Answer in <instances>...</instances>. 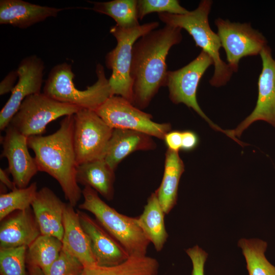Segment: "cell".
I'll use <instances>...</instances> for the list:
<instances>
[{
    "label": "cell",
    "mask_w": 275,
    "mask_h": 275,
    "mask_svg": "<svg viewBox=\"0 0 275 275\" xmlns=\"http://www.w3.org/2000/svg\"><path fill=\"white\" fill-rule=\"evenodd\" d=\"M215 24L228 64L233 72L237 71L242 58L257 56L267 46L265 37L252 28L250 23L231 22L218 18Z\"/></svg>",
    "instance_id": "cell-11"
},
{
    "label": "cell",
    "mask_w": 275,
    "mask_h": 275,
    "mask_svg": "<svg viewBox=\"0 0 275 275\" xmlns=\"http://www.w3.org/2000/svg\"><path fill=\"white\" fill-rule=\"evenodd\" d=\"M84 202L79 209L88 211L125 249L129 256H145L150 242L140 227L137 218L120 213L108 205L89 186L82 190Z\"/></svg>",
    "instance_id": "cell-5"
},
{
    "label": "cell",
    "mask_w": 275,
    "mask_h": 275,
    "mask_svg": "<svg viewBox=\"0 0 275 275\" xmlns=\"http://www.w3.org/2000/svg\"><path fill=\"white\" fill-rule=\"evenodd\" d=\"M62 250V241L52 236L40 235L28 248L26 263L40 268L44 274Z\"/></svg>",
    "instance_id": "cell-24"
},
{
    "label": "cell",
    "mask_w": 275,
    "mask_h": 275,
    "mask_svg": "<svg viewBox=\"0 0 275 275\" xmlns=\"http://www.w3.org/2000/svg\"><path fill=\"white\" fill-rule=\"evenodd\" d=\"M262 69L258 79V96L252 113L235 129L233 134L240 137L243 131L255 121L262 120L275 127V60L267 45L260 53Z\"/></svg>",
    "instance_id": "cell-13"
},
{
    "label": "cell",
    "mask_w": 275,
    "mask_h": 275,
    "mask_svg": "<svg viewBox=\"0 0 275 275\" xmlns=\"http://www.w3.org/2000/svg\"><path fill=\"white\" fill-rule=\"evenodd\" d=\"M97 81L84 90L75 86V75L72 66L67 63L59 64L50 70L45 80L43 93L59 102L95 111L108 98L113 96L103 66L96 68Z\"/></svg>",
    "instance_id": "cell-4"
},
{
    "label": "cell",
    "mask_w": 275,
    "mask_h": 275,
    "mask_svg": "<svg viewBox=\"0 0 275 275\" xmlns=\"http://www.w3.org/2000/svg\"><path fill=\"white\" fill-rule=\"evenodd\" d=\"M62 10L22 0H1L0 24L25 29L48 17L57 16Z\"/></svg>",
    "instance_id": "cell-19"
},
{
    "label": "cell",
    "mask_w": 275,
    "mask_h": 275,
    "mask_svg": "<svg viewBox=\"0 0 275 275\" xmlns=\"http://www.w3.org/2000/svg\"><path fill=\"white\" fill-rule=\"evenodd\" d=\"M163 176L155 191L165 214H168L176 204L180 177L184 165L178 152L168 149L165 155Z\"/></svg>",
    "instance_id": "cell-22"
},
{
    "label": "cell",
    "mask_w": 275,
    "mask_h": 275,
    "mask_svg": "<svg viewBox=\"0 0 275 275\" xmlns=\"http://www.w3.org/2000/svg\"><path fill=\"white\" fill-rule=\"evenodd\" d=\"M28 248H0L1 275H25Z\"/></svg>",
    "instance_id": "cell-29"
},
{
    "label": "cell",
    "mask_w": 275,
    "mask_h": 275,
    "mask_svg": "<svg viewBox=\"0 0 275 275\" xmlns=\"http://www.w3.org/2000/svg\"><path fill=\"white\" fill-rule=\"evenodd\" d=\"M44 64L36 55L28 56L19 63L16 70L18 81L0 112V129L5 130L23 101L29 96L41 93Z\"/></svg>",
    "instance_id": "cell-12"
},
{
    "label": "cell",
    "mask_w": 275,
    "mask_h": 275,
    "mask_svg": "<svg viewBox=\"0 0 275 275\" xmlns=\"http://www.w3.org/2000/svg\"><path fill=\"white\" fill-rule=\"evenodd\" d=\"M36 182L24 188H17L8 193L0 195V221H2L15 211L31 208L37 193Z\"/></svg>",
    "instance_id": "cell-27"
},
{
    "label": "cell",
    "mask_w": 275,
    "mask_h": 275,
    "mask_svg": "<svg viewBox=\"0 0 275 275\" xmlns=\"http://www.w3.org/2000/svg\"><path fill=\"white\" fill-rule=\"evenodd\" d=\"M158 261L145 256H129L122 263L112 267H104L103 275H157Z\"/></svg>",
    "instance_id": "cell-28"
},
{
    "label": "cell",
    "mask_w": 275,
    "mask_h": 275,
    "mask_svg": "<svg viewBox=\"0 0 275 275\" xmlns=\"http://www.w3.org/2000/svg\"><path fill=\"white\" fill-rule=\"evenodd\" d=\"M80 109L39 93L23 101L9 124L26 137L42 135L50 122L61 117L74 115Z\"/></svg>",
    "instance_id": "cell-8"
},
{
    "label": "cell",
    "mask_w": 275,
    "mask_h": 275,
    "mask_svg": "<svg viewBox=\"0 0 275 275\" xmlns=\"http://www.w3.org/2000/svg\"><path fill=\"white\" fill-rule=\"evenodd\" d=\"M41 232L31 208L17 211L2 221L0 227V248H29Z\"/></svg>",
    "instance_id": "cell-18"
},
{
    "label": "cell",
    "mask_w": 275,
    "mask_h": 275,
    "mask_svg": "<svg viewBox=\"0 0 275 275\" xmlns=\"http://www.w3.org/2000/svg\"><path fill=\"white\" fill-rule=\"evenodd\" d=\"M104 158L78 165L76 180L85 186H89L107 200L114 198L115 173Z\"/></svg>",
    "instance_id": "cell-21"
},
{
    "label": "cell",
    "mask_w": 275,
    "mask_h": 275,
    "mask_svg": "<svg viewBox=\"0 0 275 275\" xmlns=\"http://www.w3.org/2000/svg\"><path fill=\"white\" fill-rule=\"evenodd\" d=\"M64 234L62 250L69 253L84 267L97 265L89 238L80 223L77 211L69 203L65 205L63 218Z\"/></svg>",
    "instance_id": "cell-17"
},
{
    "label": "cell",
    "mask_w": 275,
    "mask_h": 275,
    "mask_svg": "<svg viewBox=\"0 0 275 275\" xmlns=\"http://www.w3.org/2000/svg\"><path fill=\"white\" fill-rule=\"evenodd\" d=\"M92 10L108 15L122 28H131L140 25L138 21L136 0H113L108 2H91Z\"/></svg>",
    "instance_id": "cell-26"
},
{
    "label": "cell",
    "mask_w": 275,
    "mask_h": 275,
    "mask_svg": "<svg viewBox=\"0 0 275 275\" xmlns=\"http://www.w3.org/2000/svg\"><path fill=\"white\" fill-rule=\"evenodd\" d=\"M65 205L47 187H42L37 191L31 206L41 235L52 236L62 241Z\"/></svg>",
    "instance_id": "cell-16"
},
{
    "label": "cell",
    "mask_w": 275,
    "mask_h": 275,
    "mask_svg": "<svg viewBox=\"0 0 275 275\" xmlns=\"http://www.w3.org/2000/svg\"><path fill=\"white\" fill-rule=\"evenodd\" d=\"M0 180L1 184L11 190H13L17 188L14 182L9 179L7 171L1 168L0 169Z\"/></svg>",
    "instance_id": "cell-36"
},
{
    "label": "cell",
    "mask_w": 275,
    "mask_h": 275,
    "mask_svg": "<svg viewBox=\"0 0 275 275\" xmlns=\"http://www.w3.org/2000/svg\"><path fill=\"white\" fill-rule=\"evenodd\" d=\"M157 21L139 25L131 28H122L115 25L110 33L116 38V47L105 57L106 67L112 73L108 79L114 95L120 96L132 104V82L130 75L132 48L134 43L148 33L159 26Z\"/></svg>",
    "instance_id": "cell-6"
},
{
    "label": "cell",
    "mask_w": 275,
    "mask_h": 275,
    "mask_svg": "<svg viewBox=\"0 0 275 275\" xmlns=\"http://www.w3.org/2000/svg\"><path fill=\"white\" fill-rule=\"evenodd\" d=\"M213 65L211 57L202 50L191 62L175 71H168L166 86L168 87L169 98L174 104L183 103L193 109L214 130L222 132L237 143L238 140L232 130H224L215 124L204 114L197 100V91L200 80L206 70Z\"/></svg>",
    "instance_id": "cell-7"
},
{
    "label": "cell",
    "mask_w": 275,
    "mask_h": 275,
    "mask_svg": "<svg viewBox=\"0 0 275 275\" xmlns=\"http://www.w3.org/2000/svg\"><path fill=\"white\" fill-rule=\"evenodd\" d=\"M193 264L191 275H204V265L208 254L198 245L186 250Z\"/></svg>",
    "instance_id": "cell-32"
},
{
    "label": "cell",
    "mask_w": 275,
    "mask_h": 275,
    "mask_svg": "<svg viewBox=\"0 0 275 275\" xmlns=\"http://www.w3.org/2000/svg\"><path fill=\"white\" fill-rule=\"evenodd\" d=\"M246 263L249 275H275V266L266 259L267 242L263 240L241 238L238 242Z\"/></svg>",
    "instance_id": "cell-25"
},
{
    "label": "cell",
    "mask_w": 275,
    "mask_h": 275,
    "mask_svg": "<svg viewBox=\"0 0 275 275\" xmlns=\"http://www.w3.org/2000/svg\"><path fill=\"white\" fill-rule=\"evenodd\" d=\"M95 112L112 129L138 131L162 140L171 129L170 123L154 122L152 115L120 96L110 97Z\"/></svg>",
    "instance_id": "cell-10"
},
{
    "label": "cell",
    "mask_w": 275,
    "mask_h": 275,
    "mask_svg": "<svg viewBox=\"0 0 275 275\" xmlns=\"http://www.w3.org/2000/svg\"><path fill=\"white\" fill-rule=\"evenodd\" d=\"M73 117V142L77 165L104 158L113 129L92 110L81 108Z\"/></svg>",
    "instance_id": "cell-9"
},
{
    "label": "cell",
    "mask_w": 275,
    "mask_h": 275,
    "mask_svg": "<svg viewBox=\"0 0 275 275\" xmlns=\"http://www.w3.org/2000/svg\"><path fill=\"white\" fill-rule=\"evenodd\" d=\"M74 117H64L59 128L46 136L28 137V145L35 153L39 171L47 173L60 185L65 199L73 207L79 201L82 190L76 180L78 166L73 142Z\"/></svg>",
    "instance_id": "cell-2"
},
{
    "label": "cell",
    "mask_w": 275,
    "mask_h": 275,
    "mask_svg": "<svg viewBox=\"0 0 275 275\" xmlns=\"http://www.w3.org/2000/svg\"><path fill=\"white\" fill-rule=\"evenodd\" d=\"M156 145L152 136L142 132L113 129L104 159L113 170L131 153L138 150H153Z\"/></svg>",
    "instance_id": "cell-20"
},
{
    "label": "cell",
    "mask_w": 275,
    "mask_h": 275,
    "mask_svg": "<svg viewBox=\"0 0 275 275\" xmlns=\"http://www.w3.org/2000/svg\"><path fill=\"white\" fill-rule=\"evenodd\" d=\"M30 275H44L42 270L36 266H29Z\"/></svg>",
    "instance_id": "cell-38"
},
{
    "label": "cell",
    "mask_w": 275,
    "mask_h": 275,
    "mask_svg": "<svg viewBox=\"0 0 275 275\" xmlns=\"http://www.w3.org/2000/svg\"><path fill=\"white\" fill-rule=\"evenodd\" d=\"M164 214L154 192L148 198L143 213L137 218L140 227L157 252L162 250L169 236L164 224Z\"/></svg>",
    "instance_id": "cell-23"
},
{
    "label": "cell",
    "mask_w": 275,
    "mask_h": 275,
    "mask_svg": "<svg viewBox=\"0 0 275 275\" xmlns=\"http://www.w3.org/2000/svg\"><path fill=\"white\" fill-rule=\"evenodd\" d=\"M84 268L79 261L62 250L44 275H80Z\"/></svg>",
    "instance_id": "cell-31"
},
{
    "label": "cell",
    "mask_w": 275,
    "mask_h": 275,
    "mask_svg": "<svg viewBox=\"0 0 275 275\" xmlns=\"http://www.w3.org/2000/svg\"><path fill=\"white\" fill-rule=\"evenodd\" d=\"M104 267L95 265L85 267L80 275H103Z\"/></svg>",
    "instance_id": "cell-37"
},
{
    "label": "cell",
    "mask_w": 275,
    "mask_h": 275,
    "mask_svg": "<svg viewBox=\"0 0 275 275\" xmlns=\"http://www.w3.org/2000/svg\"><path fill=\"white\" fill-rule=\"evenodd\" d=\"M138 18L142 20L152 12L182 15L188 12L180 5L177 0H139L137 1Z\"/></svg>",
    "instance_id": "cell-30"
},
{
    "label": "cell",
    "mask_w": 275,
    "mask_h": 275,
    "mask_svg": "<svg viewBox=\"0 0 275 275\" xmlns=\"http://www.w3.org/2000/svg\"><path fill=\"white\" fill-rule=\"evenodd\" d=\"M212 4L211 1L203 0L196 9L189 11L186 14L163 13L158 14V16L166 25L185 30L193 37L196 46L201 48L202 51L211 57L213 61L214 71L209 83L212 86L219 87L229 81L233 72L229 65L221 58L220 39L209 25L208 16Z\"/></svg>",
    "instance_id": "cell-3"
},
{
    "label": "cell",
    "mask_w": 275,
    "mask_h": 275,
    "mask_svg": "<svg viewBox=\"0 0 275 275\" xmlns=\"http://www.w3.org/2000/svg\"><path fill=\"white\" fill-rule=\"evenodd\" d=\"M18 77L17 70L11 71L5 77L0 83V95L12 92L15 85V81Z\"/></svg>",
    "instance_id": "cell-34"
},
{
    "label": "cell",
    "mask_w": 275,
    "mask_h": 275,
    "mask_svg": "<svg viewBox=\"0 0 275 275\" xmlns=\"http://www.w3.org/2000/svg\"><path fill=\"white\" fill-rule=\"evenodd\" d=\"M77 211L81 227L89 238L97 265L112 267L129 258L125 249L97 220L84 212Z\"/></svg>",
    "instance_id": "cell-15"
},
{
    "label": "cell",
    "mask_w": 275,
    "mask_h": 275,
    "mask_svg": "<svg viewBox=\"0 0 275 275\" xmlns=\"http://www.w3.org/2000/svg\"><path fill=\"white\" fill-rule=\"evenodd\" d=\"M181 29L166 25L139 38L132 48L130 75L132 104L147 107L161 87L166 86L167 57L171 48L181 42Z\"/></svg>",
    "instance_id": "cell-1"
},
{
    "label": "cell",
    "mask_w": 275,
    "mask_h": 275,
    "mask_svg": "<svg viewBox=\"0 0 275 275\" xmlns=\"http://www.w3.org/2000/svg\"><path fill=\"white\" fill-rule=\"evenodd\" d=\"M1 143L3 151L1 157L8 161V172L17 188H24L39 171L34 157L28 150V137L9 124L5 129Z\"/></svg>",
    "instance_id": "cell-14"
},
{
    "label": "cell",
    "mask_w": 275,
    "mask_h": 275,
    "mask_svg": "<svg viewBox=\"0 0 275 275\" xmlns=\"http://www.w3.org/2000/svg\"><path fill=\"white\" fill-rule=\"evenodd\" d=\"M181 149L190 151L194 149L198 144L199 139L197 135L191 131L182 132Z\"/></svg>",
    "instance_id": "cell-35"
},
{
    "label": "cell",
    "mask_w": 275,
    "mask_h": 275,
    "mask_svg": "<svg viewBox=\"0 0 275 275\" xmlns=\"http://www.w3.org/2000/svg\"><path fill=\"white\" fill-rule=\"evenodd\" d=\"M168 149L178 152L182 147V132L173 131L168 132L164 138Z\"/></svg>",
    "instance_id": "cell-33"
}]
</instances>
